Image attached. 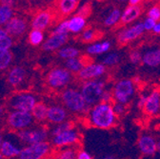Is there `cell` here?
Segmentation results:
<instances>
[{
    "label": "cell",
    "instance_id": "484cf974",
    "mask_svg": "<svg viewBox=\"0 0 160 159\" xmlns=\"http://www.w3.org/2000/svg\"><path fill=\"white\" fill-rule=\"evenodd\" d=\"M66 69L71 72H79L86 65L81 58H72L68 59L65 63Z\"/></svg>",
    "mask_w": 160,
    "mask_h": 159
},
{
    "label": "cell",
    "instance_id": "ee69618b",
    "mask_svg": "<svg viewBox=\"0 0 160 159\" xmlns=\"http://www.w3.org/2000/svg\"><path fill=\"white\" fill-rule=\"evenodd\" d=\"M157 22H155L154 20H152V19L151 18H147L146 20L144 21L143 25H144V28H145V31H152L154 26L156 25Z\"/></svg>",
    "mask_w": 160,
    "mask_h": 159
},
{
    "label": "cell",
    "instance_id": "681fc988",
    "mask_svg": "<svg viewBox=\"0 0 160 159\" xmlns=\"http://www.w3.org/2000/svg\"><path fill=\"white\" fill-rule=\"evenodd\" d=\"M139 3H140V0H130L129 1L130 6H138Z\"/></svg>",
    "mask_w": 160,
    "mask_h": 159
},
{
    "label": "cell",
    "instance_id": "e0dca14e",
    "mask_svg": "<svg viewBox=\"0 0 160 159\" xmlns=\"http://www.w3.org/2000/svg\"><path fill=\"white\" fill-rule=\"evenodd\" d=\"M51 20H52V14L49 12H41L33 18L32 25L33 30L43 31L50 25Z\"/></svg>",
    "mask_w": 160,
    "mask_h": 159
},
{
    "label": "cell",
    "instance_id": "816d5d0a",
    "mask_svg": "<svg viewBox=\"0 0 160 159\" xmlns=\"http://www.w3.org/2000/svg\"><path fill=\"white\" fill-rule=\"evenodd\" d=\"M157 152L160 153V140L157 142Z\"/></svg>",
    "mask_w": 160,
    "mask_h": 159
},
{
    "label": "cell",
    "instance_id": "d590c367",
    "mask_svg": "<svg viewBox=\"0 0 160 159\" xmlns=\"http://www.w3.org/2000/svg\"><path fill=\"white\" fill-rule=\"evenodd\" d=\"M58 159H77V153L72 149H66L59 153Z\"/></svg>",
    "mask_w": 160,
    "mask_h": 159
},
{
    "label": "cell",
    "instance_id": "ba28073f",
    "mask_svg": "<svg viewBox=\"0 0 160 159\" xmlns=\"http://www.w3.org/2000/svg\"><path fill=\"white\" fill-rule=\"evenodd\" d=\"M106 72V67L100 63H92L86 65L78 72V77L83 80H93L94 78L102 76Z\"/></svg>",
    "mask_w": 160,
    "mask_h": 159
},
{
    "label": "cell",
    "instance_id": "4316f807",
    "mask_svg": "<svg viewBox=\"0 0 160 159\" xmlns=\"http://www.w3.org/2000/svg\"><path fill=\"white\" fill-rule=\"evenodd\" d=\"M48 108L46 107L45 104L43 103H36V105L34 106L32 114V116L37 119L39 121H43L46 118H48Z\"/></svg>",
    "mask_w": 160,
    "mask_h": 159
},
{
    "label": "cell",
    "instance_id": "7c38bea8",
    "mask_svg": "<svg viewBox=\"0 0 160 159\" xmlns=\"http://www.w3.org/2000/svg\"><path fill=\"white\" fill-rule=\"evenodd\" d=\"M138 148L145 155H153L157 152V142L151 135H141L138 139Z\"/></svg>",
    "mask_w": 160,
    "mask_h": 159
},
{
    "label": "cell",
    "instance_id": "5b68a950",
    "mask_svg": "<svg viewBox=\"0 0 160 159\" xmlns=\"http://www.w3.org/2000/svg\"><path fill=\"white\" fill-rule=\"evenodd\" d=\"M48 83L52 88H62L71 82L72 73L67 69L55 68L48 74Z\"/></svg>",
    "mask_w": 160,
    "mask_h": 159
},
{
    "label": "cell",
    "instance_id": "7dc6e473",
    "mask_svg": "<svg viewBox=\"0 0 160 159\" xmlns=\"http://www.w3.org/2000/svg\"><path fill=\"white\" fill-rule=\"evenodd\" d=\"M152 32H153L154 33H160V23H159V22L156 23V25L154 26Z\"/></svg>",
    "mask_w": 160,
    "mask_h": 159
},
{
    "label": "cell",
    "instance_id": "f5cc1de1",
    "mask_svg": "<svg viewBox=\"0 0 160 159\" xmlns=\"http://www.w3.org/2000/svg\"><path fill=\"white\" fill-rule=\"evenodd\" d=\"M2 138H1V135H0V149H1V146H2Z\"/></svg>",
    "mask_w": 160,
    "mask_h": 159
},
{
    "label": "cell",
    "instance_id": "d6986e66",
    "mask_svg": "<svg viewBox=\"0 0 160 159\" xmlns=\"http://www.w3.org/2000/svg\"><path fill=\"white\" fill-rule=\"evenodd\" d=\"M141 14V8L139 6H129L125 9L121 15L122 24H129L136 19Z\"/></svg>",
    "mask_w": 160,
    "mask_h": 159
},
{
    "label": "cell",
    "instance_id": "ab89813d",
    "mask_svg": "<svg viewBox=\"0 0 160 159\" xmlns=\"http://www.w3.org/2000/svg\"><path fill=\"white\" fill-rule=\"evenodd\" d=\"M91 11H92V9H91L90 4H86L85 6H82L81 8L78 10L76 15L81 16V17H83V18L86 19V17H88L91 14Z\"/></svg>",
    "mask_w": 160,
    "mask_h": 159
},
{
    "label": "cell",
    "instance_id": "8d00e7d4",
    "mask_svg": "<svg viewBox=\"0 0 160 159\" xmlns=\"http://www.w3.org/2000/svg\"><path fill=\"white\" fill-rule=\"evenodd\" d=\"M82 39L85 42H92L95 40V39H97L96 32L92 29L86 30V31H84V32L82 34Z\"/></svg>",
    "mask_w": 160,
    "mask_h": 159
},
{
    "label": "cell",
    "instance_id": "277c9868",
    "mask_svg": "<svg viewBox=\"0 0 160 159\" xmlns=\"http://www.w3.org/2000/svg\"><path fill=\"white\" fill-rule=\"evenodd\" d=\"M134 93V84L130 79H122L118 81L113 89V98L117 103L127 104Z\"/></svg>",
    "mask_w": 160,
    "mask_h": 159
},
{
    "label": "cell",
    "instance_id": "836d02e7",
    "mask_svg": "<svg viewBox=\"0 0 160 159\" xmlns=\"http://www.w3.org/2000/svg\"><path fill=\"white\" fill-rule=\"evenodd\" d=\"M148 17L154 20L155 22H158L160 21V7L158 5H154L152 6L149 11H148V13H147Z\"/></svg>",
    "mask_w": 160,
    "mask_h": 159
},
{
    "label": "cell",
    "instance_id": "f6af8a7d",
    "mask_svg": "<svg viewBox=\"0 0 160 159\" xmlns=\"http://www.w3.org/2000/svg\"><path fill=\"white\" fill-rule=\"evenodd\" d=\"M147 98L148 95H140V97L138 98V101H137V106L140 109H144L145 104L147 102Z\"/></svg>",
    "mask_w": 160,
    "mask_h": 159
},
{
    "label": "cell",
    "instance_id": "5bb4252c",
    "mask_svg": "<svg viewBox=\"0 0 160 159\" xmlns=\"http://www.w3.org/2000/svg\"><path fill=\"white\" fill-rule=\"evenodd\" d=\"M78 138H79L78 133L75 131L72 130L54 136L52 142L55 146L62 147V146H68L76 143L78 141Z\"/></svg>",
    "mask_w": 160,
    "mask_h": 159
},
{
    "label": "cell",
    "instance_id": "8fae6325",
    "mask_svg": "<svg viewBox=\"0 0 160 159\" xmlns=\"http://www.w3.org/2000/svg\"><path fill=\"white\" fill-rule=\"evenodd\" d=\"M18 135L23 141L27 143H31V145H32V144L45 142V139L47 137V132L44 129L22 131L18 133Z\"/></svg>",
    "mask_w": 160,
    "mask_h": 159
},
{
    "label": "cell",
    "instance_id": "d4e9b609",
    "mask_svg": "<svg viewBox=\"0 0 160 159\" xmlns=\"http://www.w3.org/2000/svg\"><path fill=\"white\" fill-rule=\"evenodd\" d=\"M0 151H1V154L3 156L12 157V156H15V155H19L22 150H20L17 147L13 146L9 141H4L2 143V146H1V149H0Z\"/></svg>",
    "mask_w": 160,
    "mask_h": 159
},
{
    "label": "cell",
    "instance_id": "52a82bcc",
    "mask_svg": "<svg viewBox=\"0 0 160 159\" xmlns=\"http://www.w3.org/2000/svg\"><path fill=\"white\" fill-rule=\"evenodd\" d=\"M50 150V146L47 142L37 143L30 145L23 149L19 154L20 159H42Z\"/></svg>",
    "mask_w": 160,
    "mask_h": 159
},
{
    "label": "cell",
    "instance_id": "4fadbf2b",
    "mask_svg": "<svg viewBox=\"0 0 160 159\" xmlns=\"http://www.w3.org/2000/svg\"><path fill=\"white\" fill-rule=\"evenodd\" d=\"M68 40V34H58L52 32L51 36L43 44V49L47 52L54 51L63 46Z\"/></svg>",
    "mask_w": 160,
    "mask_h": 159
},
{
    "label": "cell",
    "instance_id": "f1b7e54d",
    "mask_svg": "<svg viewBox=\"0 0 160 159\" xmlns=\"http://www.w3.org/2000/svg\"><path fill=\"white\" fill-rule=\"evenodd\" d=\"M121 12L118 9H114L113 11H112V12L107 16V18L105 19L104 21V24L108 27H111V26H113L115 25L116 23L119 22V20L121 19Z\"/></svg>",
    "mask_w": 160,
    "mask_h": 159
},
{
    "label": "cell",
    "instance_id": "603a6c76",
    "mask_svg": "<svg viewBox=\"0 0 160 159\" xmlns=\"http://www.w3.org/2000/svg\"><path fill=\"white\" fill-rule=\"evenodd\" d=\"M78 5V0H61L59 2V10L63 14L69 15L77 9Z\"/></svg>",
    "mask_w": 160,
    "mask_h": 159
},
{
    "label": "cell",
    "instance_id": "c3c4849f",
    "mask_svg": "<svg viewBox=\"0 0 160 159\" xmlns=\"http://www.w3.org/2000/svg\"><path fill=\"white\" fill-rule=\"evenodd\" d=\"M7 36H9L8 35V32L6 31L2 30V29H0V39H2L4 37H7Z\"/></svg>",
    "mask_w": 160,
    "mask_h": 159
},
{
    "label": "cell",
    "instance_id": "f907efd6",
    "mask_svg": "<svg viewBox=\"0 0 160 159\" xmlns=\"http://www.w3.org/2000/svg\"><path fill=\"white\" fill-rule=\"evenodd\" d=\"M99 159H114V157L112 155H106V156L101 157V158H99Z\"/></svg>",
    "mask_w": 160,
    "mask_h": 159
},
{
    "label": "cell",
    "instance_id": "3957f363",
    "mask_svg": "<svg viewBox=\"0 0 160 159\" xmlns=\"http://www.w3.org/2000/svg\"><path fill=\"white\" fill-rule=\"evenodd\" d=\"M62 101L70 111L74 112H82L88 106L81 92L74 89H67L63 92Z\"/></svg>",
    "mask_w": 160,
    "mask_h": 159
},
{
    "label": "cell",
    "instance_id": "44dd1931",
    "mask_svg": "<svg viewBox=\"0 0 160 159\" xmlns=\"http://www.w3.org/2000/svg\"><path fill=\"white\" fill-rule=\"evenodd\" d=\"M68 25H69V31L71 32L77 33L85 28L86 19L81 16L74 15L73 17H72L68 20Z\"/></svg>",
    "mask_w": 160,
    "mask_h": 159
},
{
    "label": "cell",
    "instance_id": "1f68e13d",
    "mask_svg": "<svg viewBox=\"0 0 160 159\" xmlns=\"http://www.w3.org/2000/svg\"><path fill=\"white\" fill-rule=\"evenodd\" d=\"M44 39V34L42 32V31H38V30H32L30 33V37L29 40L31 42L32 45L33 46H37L39 44H41L43 42Z\"/></svg>",
    "mask_w": 160,
    "mask_h": 159
},
{
    "label": "cell",
    "instance_id": "bcb514c9",
    "mask_svg": "<svg viewBox=\"0 0 160 159\" xmlns=\"http://www.w3.org/2000/svg\"><path fill=\"white\" fill-rule=\"evenodd\" d=\"M77 159H92V157L87 152H85V151H80L77 153Z\"/></svg>",
    "mask_w": 160,
    "mask_h": 159
},
{
    "label": "cell",
    "instance_id": "6da1fadb",
    "mask_svg": "<svg viewBox=\"0 0 160 159\" xmlns=\"http://www.w3.org/2000/svg\"><path fill=\"white\" fill-rule=\"evenodd\" d=\"M91 124L98 129H109L112 127L116 120L112 105L108 103H98L93 106L89 113Z\"/></svg>",
    "mask_w": 160,
    "mask_h": 159
},
{
    "label": "cell",
    "instance_id": "74e56055",
    "mask_svg": "<svg viewBox=\"0 0 160 159\" xmlns=\"http://www.w3.org/2000/svg\"><path fill=\"white\" fill-rule=\"evenodd\" d=\"M69 25H68V20L63 21L60 23L52 32L53 33H58V34H68L69 33Z\"/></svg>",
    "mask_w": 160,
    "mask_h": 159
},
{
    "label": "cell",
    "instance_id": "2e32d148",
    "mask_svg": "<svg viewBox=\"0 0 160 159\" xmlns=\"http://www.w3.org/2000/svg\"><path fill=\"white\" fill-rule=\"evenodd\" d=\"M27 29L26 22L22 18L19 17H12L11 20L7 23L6 32L12 35H19L22 34Z\"/></svg>",
    "mask_w": 160,
    "mask_h": 159
},
{
    "label": "cell",
    "instance_id": "f35d334b",
    "mask_svg": "<svg viewBox=\"0 0 160 159\" xmlns=\"http://www.w3.org/2000/svg\"><path fill=\"white\" fill-rule=\"evenodd\" d=\"M142 55L139 52L137 51H132L131 53H130V61L132 63V64H139L140 62H142Z\"/></svg>",
    "mask_w": 160,
    "mask_h": 159
},
{
    "label": "cell",
    "instance_id": "b9f144b4",
    "mask_svg": "<svg viewBox=\"0 0 160 159\" xmlns=\"http://www.w3.org/2000/svg\"><path fill=\"white\" fill-rule=\"evenodd\" d=\"M113 97V94L110 92V91H104L102 96H101V100H100V103H108L111 104L110 102L112 101V99Z\"/></svg>",
    "mask_w": 160,
    "mask_h": 159
},
{
    "label": "cell",
    "instance_id": "ffe728a7",
    "mask_svg": "<svg viewBox=\"0 0 160 159\" xmlns=\"http://www.w3.org/2000/svg\"><path fill=\"white\" fill-rule=\"evenodd\" d=\"M142 62L149 67H157L160 65V49L151 50L144 53Z\"/></svg>",
    "mask_w": 160,
    "mask_h": 159
},
{
    "label": "cell",
    "instance_id": "7bdbcfd3",
    "mask_svg": "<svg viewBox=\"0 0 160 159\" xmlns=\"http://www.w3.org/2000/svg\"><path fill=\"white\" fill-rule=\"evenodd\" d=\"M112 109H113V112L115 113V115H121L125 112V105L123 104H120V103H114L112 105Z\"/></svg>",
    "mask_w": 160,
    "mask_h": 159
},
{
    "label": "cell",
    "instance_id": "e575fe53",
    "mask_svg": "<svg viewBox=\"0 0 160 159\" xmlns=\"http://www.w3.org/2000/svg\"><path fill=\"white\" fill-rule=\"evenodd\" d=\"M119 55L117 53H110L108 54L104 59H103V65H107V66H112L115 65L119 62Z\"/></svg>",
    "mask_w": 160,
    "mask_h": 159
},
{
    "label": "cell",
    "instance_id": "9c48e42d",
    "mask_svg": "<svg viewBox=\"0 0 160 159\" xmlns=\"http://www.w3.org/2000/svg\"><path fill=\"white\" fill-rule=\"evenodd\" d=\"M144 31H145V28H144L143 23H137L128 29H125L120 32L117 35V40L121 44L128 43L130 41H132L134 39L138 38L144 32Z\"/></svg>",
    "mask_w": 160,
    "mask_h": 159
},
{
    "label": "cell",
    "instance_id": "30bf717a",
    "mask_svg": "<svg viewBox=\"0 0 160 159\" xmlns=\"http://www.w3.org/2000/svg\"><path fill=\"white\" fill-rule=\"evenodd\" d=\"M32 117L31 112L14 111L9 117V123L14 129H23L32 122Z\"/></svg>",
    "mask_w": 160,
    "mask_h": 159
},
{
    "label": "cell",
    "instance_id": "4dcf8cb0",
    "mask_svg": "<svg viewBox=\"0 0 160 159\" xmlns=\"http://www.w3.org/2000/svg\"><path fill=\"white\" fill-rule=\"evenodd\" d=\"M12 55L9 50H0V70L6 69L12 62Z\"/></svg>",
    "mask_w": 160,
    "mask_h": 159
},
{
    "label": "cell",
    "instance_id": "83f0119b",
    "mask_svg": "<svg viewBox=\"0 0 160 159\" xmlns=\"http://www.w3.org/2000/svg\"><path fill=\"white\" fill-rule=\"evenodd\" d=\"M79 50L76 48H72V47H66L63 49H60V51L58 52V55L64 58V59H72V58H76L79 55Z\"/></svg>",
    "mask_w": 160,
    "mask_h": 159
},
{
    "label": "cell",
    "instance_id": "db71d44e",
    "mask_svg": "<svg viewBox=\"0 0 160 159\" xmlns=\"http://www.w3.org/2000/svg\"><path fill=\"white\" fill-rule=\"evenodd\" d=\"M2 113H3V109L1 106H0V115H2Z\"/></svg>",
    "mask_w": 160,
    "mask_h": 159
},
{
    "label": "cell",
    "instance_id": "11a10c76",
    "mask_svg": "<svg viewBox=\"0 0 160 159\" xmlns=\"http://www.w3.org/2000/svg\"><path fill=\"white\" fill-rule=\"evenodd\" d=\"M2 156H3V155H2L1 153H0V159H1V158H2Z\"/></svg>",
    "mask_w": 160,
    "mask_h": 159
},
{
    "label": "cell",
    "instance_id": "9f6ffc18",
    "mask_svg": "<svg viewBox=\"0 0 160 159\" xmlns=\"http://www.w3.org/2000/svg\"><path fill=\"white\" fill-rule=\"evenodd\" d=\"M159 7H160V5H159Z\"/></svg>",
    "mask_w": 160,
    "mask_h": 159
},
{
    "label": "cell",
    "instance_id": "7402d4cb",
    "mask_svg": "<svg viewBox=\"0 0 160 159\" xmlns=\"http://www.w3.org/2000/svg\"><path fill=\"white\" fill-rule=\"evenodd\" d=\"M25 75H26V72L23 68L16 67L10 72L8 80L12 85H18L24 80Z\"/></svg>",
    "mask_w": 160,
    "mask_h": 159
},
{
    "label": "cell",
    "instance_id": "cb8c5ba5",
    "mask_svg": "<svg viewBox=\"0 0 160 159\" xmlns=\"http://www.w3.org/2000/svg\"><path fill=\"white\" fill-rule=\"evenodd\" d=\"M111 49V42L104 41L100 43L92 44L87 48V52L90 54H100L108 52Z\"/></svg>",
    "mask_w": 160,
    "mask_h": 159
},
{
    "label": "cell",
    "instance_id": "d6a6232c",
    "mask_svg": "<svg viewBox=\"0 0 160 159\" xmlns=\"http://www.w3.org/2000/svg\"><path fill=\"white\" fill-rule=\"evenodd\" d=\"M73 128V125L72 122H63L61 124H59L53 131H52V134L53 136H56V135H59L63 132H69V131H72Z\"/></svg>",
    "mask_w": 160,
    "mask_h": 159
},
{
    "label": "cell",
    "instance_id": "8992f818",
    "mask_svg": "<svg viewBox=\"0 0 160 159\" xmlns=\"http://www.w3.org/2000/svg\"><path fill=\"white\" fill-rule=\"evenodd\" d=\"M36 105V101L33 95L30 93H21L15 95L12 98L11 106L14 108L16 111L30 112H32L34 106Z\"/></svg>",
    "mask_w": 160,
    "mask_h": 159
},
{
    "label": "cell",
    "instance_id": "9a60e30c",
    "mask_svg": "<svg viewBox=\"0 0 160 159\" xmlns=\"http://www.w3.org/2000/svg\"><path fill=\"white\" fill-rule=\"evenodd\" d=\"M160 110V92L158 91L152 92L147 98L144 111L147 114H156Z\"/></svg>",
    "mask_w": 160,
    "mask_h": 159
},
{
    "label": "cell",
    "instance_id": "60d3db41",
    "mask_svg": "<svg viewBox=\"0 0 160 159\" xmlns=\"http://www.w3.org/2000/svg\"><path fill=\"white\" fill-rule=\"evenodd\" d=\"M12 39L10 36L0 39V50H9L12 46Z\"/></svg>",
    "mask_w": 160,
    "mask_h": 159
},
{
    "label": "cell",
    "instance_id": "f546056e",
    "mask_svg": "<svg viewBox=\"0 0 160 159\" xmlns=\"http://www.w3.org/2000/svg\"><path fill=\"white\" fill-rule=\"evenodd\" d=\"M12 11L8 5H0V25L8 23L12 18Z\"/></svg>",
    "mask_w": 160,
    "mask_h": 159
},
{
    "label": "cell",
    "instance_id": "7a4b0ae2",
    "mask_svg": "<svg viewBox=\"0 0 160 159\" xmlns=\"http://www.w3.org/2000/svg\"><path fill=\"white\" fill-rule=\"evenodd\" d=\"M105 83L101 80H90L83 84L81 93L87 105H97L100 103L101 96L104 92Z\"/></svg>",
    "mask_w": 160,
    "mask_h": 159
},
{
    "label": "cell",
    "instance_id": "ac0fdd59",
    "mask_svg": "<svg viewBox=\"0 0 160 159\" xmlns=\"http://www.w3.org/2000/svg\"><path fill=\"white\" fill-rule=\"evenodd\" d=\"M67 117V112L62 107H51L48 110V119L52 123L61 124Z\"/></svg>",
    "mask_w": 160,
    "mask_h": 159
}]
</instances>
